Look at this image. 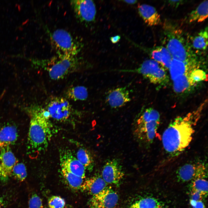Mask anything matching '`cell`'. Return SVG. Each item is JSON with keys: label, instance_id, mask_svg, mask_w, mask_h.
<instances>
[{"label": "cell", "instance_id": "obj_1", "mask_svg": "<svg viewBox=\"0 0 208 208\" xmlns=\"http://www.w3.org/2000/svg\"><path fill=\"white\" fill-rule=\"evenodd\" d=\"M207 103L205 100L193 111L176 118L164 130L162 136V144L169 156L178 155L189 145L194 133L195 127Z\"/></svg>", "mask_w": 208, "mask_h": 208}, {"label": "cell", "instance_id": "obj_2", "mask_svg": "<svg viewBox=\"0 0 208 208\" xmlns=\"http://www.w3.org/2000/svg\"><path fill=\"white\" fill-rule=\"evenodd\" d=\"M30 117L28 148L33 153L45 151L52 135L50 114L45 109L32 106L25 109Z\"/></svg>", "mask_w": 208, "mask_h": 208}, {"label": "cell", "instance_id": "obj_3", "mask_svg": "<svg viewBox=\"0 0 208 208\" xmlns=\"http://www.w3.org/2000/svg\"><path fill=\"white\" fill-rule=\"evenodd\" d=\"M164 32L165 47L173 59L186 62L198 61L190 43L181 30L167 23L164 25Z\"/></svg>", "mask_w": 208, "mask_h": 208}, {"label": "cell", "instance_id": "obj_4", "mask_svg": "<svg viewBox=\"0 0 208 208\" xmlns=\"http://www.w3.org/2000/svg\"><path fill=\"white\" fill-rule=\"evenodd\" d=\"M118 71L140 74L151 83L161 86H166L169 81V77L166 69L152 59L145 60L138 67L135 69Z\"/></svg>", "mask_w": 208, "mask_h": 208}, {"label": "cell", "instance_id": "obj_5", "mask_svg": "<svg viewBox=\"0 0 208 208\" xmlns=\"http://www.w3.org/2000/svg\"><path fill=\"white\" fill-rule=\"evenodd\" d=\"M50 37L57 55H77L81 48V44L64 29L55 30L50 33Z\"/></svg>", "mask_w": 208, "mask_h": 208}, {"label": "cell", "instance_id": "obj_6", "mask_svg": "<svg viewBox=\"0 0 208 208\" xmlns=\"http://www.w3.org/2000/svg\"><path fill=\"white\" fill-rule=\"evenodd\" d=\"M79 61L77 55H57L47 62L49 77L54 80L62 78L78 64Z\"/></svg>", "mask_w": 208, "mask_h": 208}, {"label": "cell", "instance_id": "obj_7", "mask_svg": "<svg viewBox=\"0 0 208 208\" xmlns=\"http://www.w3.org/2000/svg\"><path fill=\"white\" fill-rule=\"evenodd\" d=\"M207 166L201 160L194 161L186 163L180 167L176 172L178 180L185 182L200 178H205L207 175Z\"/></svg>", "mask_w": 208, "mask_h": 208}, {"label": "cell", "instance_id": "obj_8", "mask_svg": "<svg viewBox=\"0 0 208 208\" xmlns=\"http://www.w3.org/2000/svg\"><path fill=\"white\" fill-rule=\"evenodd\" d=\"M70 3L77 18L80 22L89 23L94 20L96 10L93 1L73 0Z\"/></svg>", "mask_w": 208, "mask_h": 208}, {"label": "cell", "instance_id": "obj_9", "mask_svg": "<svg viewBox=\"0 0 208 208\" xmlns=\"http://www.w3.org/2000/svg\"><path fill=\"white\" fill-rule=\"evenodd\" d=\"M118 196L111 187L92 196L89 202L90 208H115L118 204Z\"/></svg>", "mask_w": 208, "mask_h": 208}, {"label": "cell", "instance_id": "obj_10", "mask_svg": "<svg viewBox=\"0 0 208 208\" xmlns=\"http://www.w3.org/2000/svg\"><path fill=\"white\" fill-rule=\"evenodd\" d=\"M102 173V178L108 184L118 186L125 175L122 166L116 159L107 161L103 166Z\"/></svg>", "mask_w": 208, "mask_h": 208}, {"label": "cell", "instance_id": "obj_11", "mask_svg": "<svg viewBox=\"0 0 208 208\" xmlns=\"http://www.w3.org/2000/svg\"><path fill=\"white\" fill-rule=\"evenodd\" d=\"M50 117L62 121L66 120L70 113L71 107L68 101L61 97L54 98L49 102L46 110Z\"/></svg>", "mask_w": 208, "mask_h": 208}, {"label": "cell", "instance_id": "obj_12", "mask_svg": "<svg viewBox=\"0 0 208 208\" xmlns=\"http://www.w3.org/2000/svg\"><path fill=\"white\" fill-rule=\"evenodd\" d=\"M60 158L61 168L85 178L86 169L71 151H63L60 154Z\"/></svg>", "mask_w": 208, "mask_h": 208}, {"label": "cell", "instance_id": "obj_13", "mask_svg": "<svg viewBox=\"0 0 208 208\" xmlns=\"http://www.w3.org/2000/svg\"><path fill=\"white\" fill-rule=\"evenodd\" d=\"M18 160L9 146L0 149V178L7 180L11 175L12 169Z\"/></svg>", "mask_w": 208, "mask_h": 208}, {"label": "cell", "instance_id": "obj_14", "mask_svg": "<svg viewBox=\"0 0 208 208\" xmlns=\"http://www.w3.org/2000/svg\"><path fill=\"white\" fill-rule=\"evenodd\" d=\"M160 122V120H154L136 125L135 134L141 142L150 145L155 138Z\"/></svg>", "mask_w": 208, "mask_h": 208}, {"label": "cell", "instance_id": "obj_15", "mask_svg": "<svg viewBox=\"0 0 208 208\" xmlns=\"http://www.w3.org/2000/svg\"><path fill=\"white\" fill-rule=\"evenodd\" d=\"M131 100L129 91L126 87L110 90L107 92L106 98L107 103L114 108L122 107Z\"/></svg>", "mask_w": 208, "mask_h": 208}, {"label": "cell", "instance_id": "obj_16", "mask_svg": "<svg viewBox=\"0 0 208 208\" xmlns=\"http://www.w3.org/2000/svg\"><path fill=\"white\" fill-rule=\"evenodd\" d=\"M138 9L140 16L148 25H157L161 23L160 15L154 7L143 4H139Z\"/></svg>", "mask_w": 208, "mask_h": 208}, {"label": "cell", "instance_id": "obj_17", "mask_svg": "<svg viewBox=\"0 0 208 208\" xmlns=\"http://www.w3.org/2000/svg\"><path fill=\"white\" fill-rule=\"evenodd\" d=\"M199 68L198 61L186 62L172 59L169 68L172 80L192 70Z\"/></svg>", "mask_w": 208, "mask_h": 208}, {"label": "cell", "instance_id": "obj_18", "mask_svg": "<svg viewBox=\"0 0 208 208\" xmlns=\"http://www.w3.org/2000/svg\"><path fill=\"white\" fill-rule=\"evenodd\" d=\"M108 185L102 177L96 176L84 181L81 189L93 196L107 188Z\"/></svg>", "mask_w": 208, "mask_h": 208}, {"label": "cell", "instance_id": "obj_19", "mask_svg": "<svg viewBox=\"0 0 208 208\" xmlns=\"http://www.w3.org/2000/svg\"><path fill=\"white\" fill-rule=\"evenodd\" d=\"M16 127L11 124L5 125L0 128V149L14 144L18 137Z\"/></svg>", "mask_w": 208, "mask_h": 208}, {"label": "cell", "instance_id": "obj_20", "mask_svg": "<svg viewBox=\"0 0 208 208\" xmlns=\"http://www.w3.org/2000/svg\"><path fill=\"white\" fill-rule=\"evenodd\" d=\"M151 55L152 59L158 62L166 69H169L172 58L165 47H156L152 50Z\"/></svg>", "mask_w": 208, "mask_h": 208}, {"label": "cell", "instance_id": "obj_21", "mask_svg": "<svg viewBox=\"0 0 208 208\" xmlns=\"http://www.w3.org/2000/svg\"><path fill=\"white\" fill-rule=\"evenodd\" d=\"M208 3L207 0L203 1L190 13L188 18L189 22H202L207 18Z\"/></svg>", "mask_w": 208, "mask_h": 208}, {"label": "cell", "instance_id": "obj_22", "mask_svg": "<svg viewBox=\"0 0 208 208\" xmlns=\"http://www.w3.org/2000/svg\"><path fill=\"white\" fill-rule=\"evenodd\" d=\"M190 72L179 76L173 80V90L175 92L183 93L189 91L193 86L189 79Z\"/></svg>", "mask_w": 208, "mask_h": 208}, {"label": "cell", "instance_id": "obj_23", "mask_svg": "<svg viewBox=\"0 0 208 208\" xmlns=\"http://www.w3.org/2000/svg\"><path fill=\"white\" fill-rule=\"evenodd\" d=\"M191 45L192 48L198 51H204L206 50L208 45L207 27L192 38Z\"/></svg>", "mask_w": 208, "mask_h": 208}, {"label": "cell", "instance_id": "obj_24", "mask_svg": "<svg viewBox=\"0 0 208 208\" xmlns=\"http://www.w3.org/2000/svg\"><path fill=\"white\" fill-rule=\"evenodd\" d=\"M129 208H164V207L163 204L157 199L148 196L137 200Z\"/></svg>", "mask_w": 208, "mask_h": 208}, {"label": "cell", "instance_id": "obj_25", "mask_svg": "<svg viewBox=\"0 0 208 208\" xmlns=\"http://www.w3.org/2000/svg\"><path fill=\"white\" fill-rule=\"evenodd\" d=\"M75 156L86 169L92 170L94 165V161L90 153L87 149L83 147L79 148Z\"/></svg>", "mask_w": 208, "mask_h": 208}, {"label": "cell", "instance_id": "obj_26", "mask_svg": "<svg viewBox=\"0 0 208 208\" xmlns=\"http://www.w3.org/2000/svg\"><path fill=\"white\" fill-rule=\"evenodd\" d=\"M61 171L63 177L71 187L75 189H81L84 179L62 168Z\"/></svg>", "mask_w": 208, "mask_h": 208}, {"label": "cell", "instance_id": "obj_27", "mask_svg": "<svg viewBox=\"0 0 208 208\" xmlns=\"http://www.w3.org/2000/svg\"><path fill=\"white\" fill-rule=\"evenodd\" d=\"M67 97L74 101H83L88 97L87 88L83 86H77L70 88L66 92Z\"/></svg>", "mask_w": 208, "mask_h": 208}, {"label": "cell", "instance_id": "obj_28", "mask_svg": "<svg viewBox=\"0 0 208 208\" xmlns=\"http://www.w3.org/2000/svg\"><path fill=\"white\" fill-rule=\"evenodd\" d=\"M160 120V115L156 110L152 108L146 109L137 121V125L152 120Z\"/></svg>", "mask_w": 208, "mask_h": 208}, {"label": "cell", "instance_id": "obj_29", "mask_svg": "<svg viewBox=\"0 0 208 208\" xmlns=\"http://www.w3.org/2000/svg\"><path fill=\"white\" fill-rule=\"evenodd\" d=\"M191 192H197L203 196H206L208 192V182L203 178L195 179L191 186Z\"/></svg>", "mask_w": 208, "mask_h": 208}, {"label": "cell", "instance_id": "obj_30", "mask_svg": "<svg viewBox=\"0 0 208 208\" xmlns=\"http://www.w3.org/2000/svg\"><path fill=\"white\" fill-rule=\"evenodd\" d=\"M189 78L192 84L194 86L197 83L207 79V75L203 70L198 68L190 72Z\"/></svg>", "mask_w": 208, "mask_h": 208}, {"label": "cell", "instance_id": "obj_31", "mask_svg": "<svg viewBox=\"0 0 208 208\" xmlns=\"http://www.w3.org/2000/svg\"><path fill=\"white\" fill-rule=\"evenodd\" d=\"M12 174L18 181H23L27 176L26 168L24 164L17 163L12 169Z\"/></svg>", "mask_w": 208, "mask_h": 208}, {"label": "cell", "instance_id": "obj_32", "mask_svg": "<svg viewBox=\"0 0 208 208\" xmlns=\"http://www.w3.org/2000/svg\"><path fill=\"white\" fill-rule=\"evenodd\" d=\"M65 204L64 199L58 196H52L50 197L48 200L49 208H64Z\"/></svg>", "mask_w": 208, "mask_h": 208}, {"label": "cell", "instance_id": "obj_33", "mask_svg": "<svg viewBox=\"0 0 208 208\" xmlns=\"http://www.w3.org/2000/svg\"><path fill=\"white\" fill-rule=\"evenodd\" d=\"M29 208H44L42 200L37 194H32L29 198Z\"/></svg>", "mask_w": 208, "mask_h": 208}, {"label": "cell", "instance_id": "obj_34", "mask_svg": "<svg viewBox=\"0 0 208 208\" xmlns=\"http://www.w3.org/2000/svg\"><path fill=\"white\" fill-rule=\"evenodd\" d=\"M192 199L196 201L201 200L203 196L199 193L197 192H191Z\"/></svg>", "mask_w": 208, "mask_h": 208}, {"label": "cell", "instance_id": "obj_35", "mask_svg": "<svg viewBox=\"0 0 208 208\" xmlns=\"http://www.w3.org/2000/svg\"><path fill=\"white\" fill-rule=\"evenodd\" d=\"M182 0H170L168 3L170 5L175 7H177L183 2Z\"/></svg>", "mask_w": 208, "mask_h": 208}, {"label": "cell", "instance_id": "obj_36", "mask_svg": "<svg viewBox=\"0 0 208 208\" xmlns=\"http://www.w3.org/2000/svg\"><path fill=\"white\" fill-rule=\"evenodd\" d=\"M120 36L117 35L110 38V40L113 43H116L118 42L120 40Z\"/></svg>", "mask_w": 208, "mask_h": 208}, {"label": "cell", "instance_id": "obj_37", "mask_svg": "<svg viewBox=\"0 0 208 208\" xmlns=\"http://www.w3.org/2000/svg\"><path fill=\"white\" fill-rule=\"evenodd\" d=\"M194 208H205L203 203L202 202L201 200H199L197 201Z\"/></svg>", "mask_w": 208, "mask_h": 208}, {"label": "cell", "instance_id": "obj_38", "mask_svg": "<svg viewBox=\"0 0 208 208\" xmlns=\"http://www.w3.org/2000/svg\"><path fill=\"white\" fill-rule=\"evenodd\" d=\"M124 2L129 4H134L137 3V1L135 0H124Z\"/></svg>", "mask_w": 208, "mask_h": 208}, {"label": "cell", "instance_id": "obj_39", "mask_svg": "<svg viewBox=\"0 0 208 208\" xmlns=\"http://www.w3.org/2000/svg\"><path fill=\"white\" fill-rule=\"evenodd\" d=\"M196 201H197L191 199L190 200V204L193 207H194L196 205Z\"/></svg>", "mask_w": 208, "mask_h": 208}, {"label": "cell", "instance_id": "obj_40", "mask_svg": "<svg viewBox=\"0 0 208 208\" xmlns=\"http://www.w3.org/2000/svg\"><path fill=\"white\" fill-rule=\"evenodd\" d=\"M2 207L3 206L2 201L1 199H0V208H3Z\"/></svg>", "mask_w": 208, "mask_h": 208}]
</instances>
